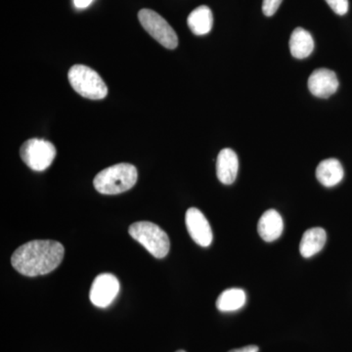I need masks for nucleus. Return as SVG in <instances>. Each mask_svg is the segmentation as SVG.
Returning a JSON list of instances; mask_svg holds the SVG:
<instances>
[{
	"label": "nucleus",
	"instance_id": "obj_13",
	"mask_svg": "<svg viewBox=\"0 0 352 352\" xmlns=\"http://www.w3.org/2000/svg\"><path fill=\"white\" fill-rule=\"evenodd\" d=\"M344 175V168L337 159L324 160L316 168V178L325 187H333L339 184Z\"/></svg>",
	"mask_w": 352,
	"mask_h": 352
},
{
	"label": "nucleus",
	"instance_id": "obj_6",
	"mask_svg": "<svg viewBox=\"0 0 352 352\" xmlns=\"http://www.w3.org/2000/svg\"><path fill=\"white\" fill-rule=\"evenodd\" d=\"M138 19L145 31L164 47L168 50L177 47V34L161 15L150 9H142L139 11Z\"/></svg>",
	"mask_w": 352,
	"mask_h": 352
},
{
	"label": "nucleus",
	"instance_id": "obj_3",
	"mask_svg": "<svg viewBox=\"0 0 352 352\" xmlns=\"http://www.w3.org/2000/svg\"><path fill=\"white\" fill-rule=\"evenodd\" d=\"M129 233L156 258H164L170 252L168 234L153 222H135L129 226Z\"/></svg>",
	"mask_w": 352,
	"mask_h": 352
},
{
	"label": "nucleus",
	"instance_id": "obj_7",
	"mask_svg": "<svg viewBox=\"0 0 352 352\" xmlns=\"http://www.w3.org/2000/svg\"><path fill=\"white\" fill-rule=\"evenodd\" d=\"M120 282L115 275L110 273H102L95 278L90 288V302L95 307H108L117 298L120 292Z\"/></svg>",
	"mask_w": 352,
	"mask_h": 352
},
{
	"label": "nucleus",
	"instance_id": "obj_12",
	"mask_svg": "<svg viewBox=\"0 0 352 352\" xmlns=\"http://www.w3.org/2000/svg\"><path fill=\"white\" fill-rule=\"evenodd\" d=\"M327 241V234L321 227L308 229L302 235L300 244V254L305 258H312L322 251Z\"/></svg>",
	"mask_w": 352,
	"mask_h": 352
},
{
	"label": "nucleus",
	"instance_id": "obj_21",
	"mask_svg": "<svg viewBox=\"0 0 352 352\" xmlns=\"http://www.w3.org/2000/svg\"><path fill=\"white\" fill-rule=\"evenodd\" d=\"M176 352H186V351H176Z\"/></svg>",
	"mask_w": 352,
	"mask_h": 352
},
{
	"label": "nucleus",
	"instance_id": "obj_2",
	"mask_svg": "<svg viewBox=\"0 0 352 352\" xmlns=\"http://www.w3.org/2000/svg\"><path fill=\"white\" fill-rule=\"evenodd\" d=\"M138 173L131 164H117L100 171L94 180L95 189L104 195L124 193L138 182Z\"/></svg>",
	"mask_w": 352,
	"mask_h": 352
},
{
	"label": "nucleus",
	"instance_id": "obj_20",
	"mask_svg": "<svg viewBox=\"0 0 352 352\" xmlns=\"http://www.w3.org/2000/svg\"><path fill=\"white\" fill-rule=\"evenodd\" d=\"M228 352H258V347L256 346H247L241 349H232Z\"/></svg>",
	"mask_w": 352,
	"mask_h": 352
},
{
	"label": "nucleus",
	"instance_id": "obj_8",
	"mask_svg": "<svg viewBox=\"0 0 352 352\" xmlns=\"http://www.w3.org/2000/svg\"><path fill=\"white\" fill-rule=\"evenodd\" d=\"M185 223L190 237L201 247H208L212 242V227L208 223L207 217L200 210L190 208L185 214Z\"/></svg>",
	"mask_w": 352,
	"mask_h": 352
},
{
	"label": "nucleus",
	"instance_id": "obj_14",
	"mask_svg": "<svg viewBox=\"0 0 352 352\" xmlns=\"http://www.w3.org/2000/svg\"><path fill=\"white\" fill-rule=\"evenodd\" d=\"M314 50V41L311 34L302 28L294 30L289 38V50L293 57L296 59H305L311 54Z\"/></svg>",
	"mask_w": 352,
	"mask_h": 352
},
{
	"label": "nucleus",
	"instance_id": "obj_18",
	"mask_svg": "<svg viewBox=\"0 0 352 352\" xmlns=\"http://www.w3.org/2000/svg\"><path fill=\"white\" fill-rule=\"evenodd\" d=\"M283 0H263V12L267 17L274 15Z\"/></svg>",
	"mask_w": 352,
	"mask_h": 352
},
{
	"label": "nucleus",
	"instance_id": "obj_17",
	"mask_svg": "<svg viewBox=\"0 0 352 352\" xmlns=\"http://www.w3.org/2000/svg\"><path fill=\"white\" fill-rule=\"evenodd\" d=\"M325 1L338 15H346L349 11V0H325Z\"/></svg>",
	"mask_w": 352,
	"mask_h": 352
},
{
	"label": "nucleus",
	"instance_id": "obj_11",
	"mask_svg": "<svg viewBox=\"0 0 352 352\" xmlns=\"http://www.w3.org/2000/svg\"><path fill=\"white\" fill-rule=\"evenodd\" d=\"M283 229V219L277 210H266L258 220V232L261 239L265 242L276 241L282 235Z\"/></svg>",
	"mask_w": 352,
	"mask_h": 352
},
{
	"label": "nucleus",
	"instance_id": "obj_9",
	"mask_svg": "<svg viewBox=\"0 0 352 352\" xmlns=\"http://www.w3.org/2000/svg\"><path fill=\"white\" fill-rule=\"evenodd\" d=\"M339 88V80L335 72L329 69H317L308 78L310 94L319 98H329Z\"/></svg>",
	"mask_w": 352,
	"mask_h": 352
},
{
	"label": "nucleus",
	"instance_id": "obj_4",
	"mask_svg": "<svg viewBox=\"0 0 352 352\" xmlns=\"http://www.w3.org/2000/svg\"><path fill=\"white\" fill-rule=\"evenodd\" d=\"M69 82L72 87L85 98L101 100L108 95V87L98 73L85 65H75L69 69Z\"/></svg>",
	"mask_w": 352,
	"mask_h": 352
},
{
	"label": "nucleus",
	"instance_id": "obj_19",
	"mask_svg": "<svg viewBox=\"0 0 352 352\" xmlns=\"http://www.w3.org/2000/svg\"><path fill=\"white\" fill-rule=\"evenodd\" d=\"M94 0H74V6L78 9L87 8Z\"/></svg>",
	"mask_w": 352,
	"mask_h": 352
},
{
	"label": "nucleus",
	"instance_id": "obj_10",
	"mask_svg": "<svg viewBox=\"0 0 352 352\" xmlns=\"http://www.w3.org/2000/svg\"><path fill=\"white\" fill-rule=\"evenodd\" d=\"M239 170V160L232 149L226 148L219 152L217 160V175L219 182L231 185L237 178Z\"/></svg>",
	"mask_w": 352,
	"mask_h": 352
},
{
	"label": "nucleus",
	"instance_id": "obj_5",
	"mask_svg": "<svg viewBox=\"0 0 352 352\" xmlns=\"http://www.w3.org/2000/svg\"><path fill=\"white\" fill-rule=\"evenodd\" d=\"M20 156L31 170L43 171L54 161L56 148L50 141L32 138L21 146Z\"/></svg>",
	"mask_w": 352,
	"mask_h": 352
},
{
	"label": "nucleus",
	"instance_id": "obj_15",
	"mask_svg": "<svg viewBox=\"0 0 352 352\" xmlns=\"http://www.w3.org/2000/svg\"><path fill=\"white\" fill-rule=\"evenodd\" d=\"M189 29L196 36H205L212 31L214 25V16L208 6L197 7L195 10L190 13L187 19Z\"/></svg>",
	"mask_w": 352,
	"mask_h": 352
},
{
	"label": "nucleus",
	"instance_id": "obj_16",
	"mask_svg": "<svg viewBox=\"0 0 352 352\" xmlns=\"http://www.w3.org/2000/svg\"><path fill=\"white\" fill-rule=\"evenodd\" d=\"M245 302L247 295L244 289L231 288L220 294L217 298V307L221 312H233L244 307Z\"/></svg>",
	"mask_w": 352,
	"mask_h": 352
},
{
	"label": "nucleus",
	"instance_id": "obj_1",
	"mask_svg": "<svg viewBox=\"0 0 352 352\" xmlns=\"http://www.w3.org/2000/svg\"><path fill=\"white\" fill-rule=\"evenodd\" d=\"M64 254L63 245L56 241H31L14 252L11 263L20 274L36 277L56 270L63 261Z\"/></svg>",
	"mask_w": 352,
	"mask_h": 352
}]
</instances>
